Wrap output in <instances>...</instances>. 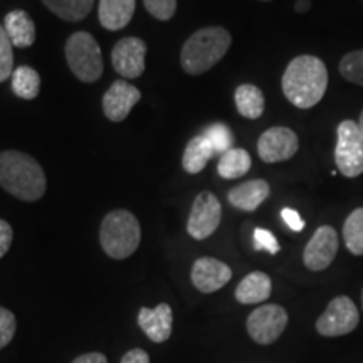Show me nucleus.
<instances>
[{
	"instance_id": "f257e3e1",
	"label": "nucleus",
	"mask_w": 363,
	"mask_h": 363,
	"mask_svg": "<svg viewBox=\"0 0 363 363\" xmlns=\"http://www.w3.org/2000/svg\"><path fill=\"white\" fill-rule=\"evenodd\" d=\"M281 86L289 103L299 110H310L323 99L328 88V71L325 62L308 54L294 57L286 67Z\"/></svg>"
},
{
	"instance_id": "f03ea898",
	"label": "nucleus",
	"mask_w": 363,
	"mask_h": 363,
	"mask_svg": "<svg viewBox=\"0 0 363 363\" xmlns=\"http://www.w3.org/2000/svg\"><path fill=\"white\" fill-rule=\"evenodd\" d=\"M0 187L19 201L35 202L44 197L48 179L35 158L7 150L0 153Z\"/></svg>"
},
{
	"instance_id": "7ed1b4c3",
	"label": "nucleus",
	"mask_w": 363,
	"mask_h": 363,
	"mask_svg": "<svg viewBox=\"0 0 363 363\" xmlns=\"http://www.w3.org/2000/svg\"><path fill=\"white\" fill-rule=\"evenodd\" d=\"M233 35L220 26L202 27L185 40L180 51V65L190 76L212 69L229 51Z\"/></svg>"
},
{
	"instance_id": "20e7f679",
	"label": "nucleus",
	"mask_w": 363,
	"mask_h": 363,
	"mask_svg": "<svg viewBox=\"0 0 363 363\" xmlns=\"http://www.w3.org/2000/svg\"><path fill=\"white\" fill-rule=\"evenodd\" d=\"M142 227L136 217L125 208L106 214L99 227V242L103 251L113 259H126L140 246Z\"/></svg>"
},
{
	"instance_id": "39448f33",
	"label": "nucleus",
	"mask_w": 363,
	"mask_h": 363,
	"mask_svg": "<svg viewBox=\"0 0 363 363\" xmlns=\"http://www.w3.org/2000/svg\"><path fill=\"white\" fill-rule=\"evenodd\" d=\"M66 61L72 74L83 83H96L103 76V56L98 40L89 33L79 30L66 40Z\"/></svg>"
},
{
	"instance_id": "423d86ee",
	"label": "nucleus",
	"mask_w": 363,
	"mask_h": 363,
	"mask_svg": "<svg viewBox=\"0 0 363 363\" xmlns=\"http://www.w3.org/2000/svg\"><path fill=\"white\" fill-rule=\"evenodd\" d=\"M335 162L348 179L363 174V131L357 121L345 120L338 125Z\"/></svg>"
},
{
	"instance_id": "0eeeda50",
	"label": "nucleus",
	"mask_w": 363,
	"mask_h": 363,
	"mask_svg": "<svg viewBox=\"0 0 363 363\" xmlns=\"http://www.w3.org/2000/svg\"><path fill=\"white\" fill-rule=\"evenodd\" d=\"M358 308L348 296H338L331 299L323 315L318 318L316 331L323 337H342L352 333L357 328Z\"/></svg>"
},
{
	"instance_id": "6e6552de",
	"label": "nucleus",
	"mask_w": 363,
	"mask_h": 363,
	"mask_svg": "<svg viewBox=\"0 0 363 363\" xmlns=\"http://www.w3.org/2000/svg\"><path fill=\"white\" fill-rule=\"evenodd\" d=\"M247 333L259 345H271L288 326V313L279 305H262L256 308L246 321Z\"/></svg>"
},
{
	"instance_id": "1a4fd4ad",
	"label": "nucleus",
	"mask_w": 363,
	"mask_h": 363,
	"mask_svg": "<svg viewBox=\"0 0 363 363\" xmlns=\"http://www.w3.org/2000/svg\"><path fill=\"white\" fill-rule=\"evenodd\" d=\"M222 220V206L212 192H201L195 197L187 220V233L195 240H203L216 233Z\"/></svg>"
},
{
	"instance_id": "9d476101",
	"label": "nucleus",
	"mask_w": 363,
	"mask_h": 363,
	"mask_svg": "<svg viewBox=\"0 0 363 363\" xmlns=\"http://www.w3.org/2000/svg\"><path fill=\"white\" fill-rule=\"evenodd\" d=\"M298 148V135L286 126H272L259 136V142H257V153L266 163L289 160L296 155Z\"/></svg>"
},
{
	"instance_id": "9b49d317",
	"label": "nucleus",
	"mask_w": 363,
	"mask_h": 363,
	"mask_svg": "<svg viewBox=\"0 0 363 363\" xmlns=\"http://www.w3.org/2000/svg\"><path fill=\"white\" fill-rule=\"evenodd\" d=\"M147 44L140 38H123L115 44L111 51V62L120 76L128 79L140 78L145 71Z\"/></svg>"
},
{
	"instance_id": "f8f14e48",
	"label": "nucleus",
	"mask_w": 363,
	"mask_h": 363,
	"mask_svg": "<svg viewBox=\"0 0 363 363\" xmlns=\"http://www.w3.org/2000/svg\"><path fill=\"white\" fill-rule=\"evenodd\" d=\"M338 252V234L331 225L318 227L303 252V262L310 271H325Z\"/></svg>"
},
{
	"instance_id": "ddd939ff",
	"label": "nucleus",
	"mask_w": 363,
	"mask_h": 363,
	"mask_svg": "<svg viewBox=\"0 0 363 363\" xmlns=\"http://www.w3.org/2000/svg\"><path fill=\"white\" fill-rule=\"evenodd\" d=\"M142 99V93L136 86L130 84L128 81L118 79L110 86L106 94L103 96V111L104 116L110 121L120 123L130 111L133 110L135 104Z\"/></svg>"
},
{
	"instance_id": "4468645a",
	"label": "nucleus",
	"mask_w": 363,
	"mask_h": 363,
	"mask_svg": "<svg viewBox=\"0 0 363 363\" xmlns=\"http://www.w3.org/2000/svg\"><path fill=\"white\" fill-rule=\"evenodd\" d=\"M233 278V269L214 257H199L194 262L190 279L201 293H216L229 283Z\"/></svg>"
},
{
	"instance_id": "2eb2a0df",
	"label": "nucleus",
	"mask_w": 363,
	"mask_h": 363,
	"mask_svg": "<svg viewBox=\"0 0 363 363\" xmlns=\"http://www.w3.org/2000/svg\"><path fill=\"white\" fill-rule=\"evenodd\" d=\"M138 326L153 343H163L170 338L174 326V313L167 303L157 308H142L138 313Z\"/></svg>"
},
{
	"instance_id": "dca6fc26",
	"label": "nucleus",
	"mask_w": 363,
	"mask_h": 363,
	"mask_svg": "<svg viewBox=\"0 0 363 363\" xmlns=\"http://www.w3.org/2000/svg\"><path fill=\"white\" fill-rule=\"evenodd\" d=\"M269 184L262 179L249 180L235 185L227 194V201L235 208L244 212H254L262 202L269 197Z\"/></svg>"
},
{
	"instance_id": "f3484780",
	"label": "nucleus",
	"mask_w": 363,
	"mask_h": 363,
	"mask_svg": "<svg viewBox=\"0 0 363 363\" xmlns=\"http://www.w3.org/2000/svg\"><path fill=\"white\" fill-rule=\"evenodd\" d=\"M4 27L13 48L27 49L35 43V24L33 17L22 9L9 12L4 19Z\"/></svg>"
},
{
	"instance_id": "a211bd4d",
	"label": "nucleus",
	"mask_w": 363,
	"mask_h": 363,
	"mask_svg": "<svg viewBox=\"0 0 363 363\" xmlns=\"http://www.w3.org/2000/svg\"><path fill=\"white\" fill-rule=\"evenodd\" d=\"M136 0H99V24L108 30H121L133 19Z\"/></svg>"
},
{
	"instance_id": "6ab92c4d",
	"label": "nucleus",
	"mask_w": 363,
	"mask_h": 363,
	"mask_svg": "<svg viewBox=\"0 0 363 363\" xmlns=\"http://www.w3.org/2000/svg\"><path fill=\"white\" fill-rule=\"evenodd\" d=\"M272 283L266 272L254 271L235 288V299L242 305H257L271 296Z\"/></svg>"
},
{
	"instance_id": "aec40b11",
	"label": "nucleus",
	"mask_w": 363,
	"mask_h": 363,
	"mask_svg": "<svg viewBox=\"0 0 363 363\" xmlns=\"http://www.w3.org/2000/svg\"><path fill=\"white\" fill-rule=\"evenodd\" d=\"M214 155V147L208 142L206 135L194 136L187 143V147H185L184 157H182V167H184L187 174L197 175L206 169L208 160H212Z\"/></svg>"
},
{
	"instance_id": "412c9836",
	"label": "nucleus",
	"mask_w": 363,
	"mask_h": 363,
	"mask_svg": "<svg viewBox=\"0 0 363 363\" xmlns=\"http://www.w3.org/2000/svg\"><path fill=\"white\" fill-rule=\"evenodd\" d=\"M235 106L240 116L257 120L264 113V94L254 84H240L234 94Z\"/></svg>"
},
{
	"instance_id": "4be33fe9",
	"label": "nucleus",
	"mask_w": 363,
	"mask_h": 363,
	"mask_svg": "<svg viewBox=\"0 0 363 363\" xmlns=\"http://www.w3.org/2000/svg\"><path fill=\"white\" fill-rule=\"evenodd\" d=\"M252 160L251 155L244 148H230L224 155L219 158V165H217V172L222 179L225 180H235L246 175L251 170Z\"/></svg>"
},
{
	"instance_id": "5701e85b",
	"label": "nucleus",
	"mask_w": 363,
	"mask_h": 363,
	"mask_svg": "<svg viewBox=\"0 0 363 363\" xmlns=\"http://www.w3.org/2000/svg\"><path fill=\"white\" fill-rule=\"evenodd\" d=\"M43 4L62 21L79 22L93 11L94 0H43Z\"/></svg>"
},
{
	"instance_id": "b1692460",
	"label": "nucleus",
	"mask_w": 363,
	"mask_h": 363,
	"mask_svg": "<svg viewBox=\"0 0 363 363\" xmlns=\"http://www.w3.org/2000/svg\"><path fill=\"white\" fill-rule=\"evenodd\" d=\"M12 91L21 99H35L40 91L39 72L30 66H19L12 72Z\"/></svg>"
},
{
	"instance_id": "393cba45",
	"label": "nucleus",
	"mask_w": 363,
	"mask_h": 363,
	"mask_svg": "<svg viewBox=\"0 0 363 363\" xmlns=\"http://www.w3.org/2000/svg\"><path fill=\"white\" fill-rule=\"evenodd\" d=\"M345 246L355 256H363V207L355 208L343 224Z\"/></svg>"
},
{
	"instance_id": "a878e982",
	"label": "nucleus",
	"mask_w": 363,
	"mask_h": 363,
	"mask_svg": "<svg viewBox=\"0 0 363 363\" xmlns=\"http://www.w3.org/2000/svg\"><path fill=\"white\" fill-rule=\"evenodd\" d=\"M340 74L343 76L348 83L363 86V49H357L345 54L340 61Z\"/></svg>"
},
{
	"instance_id": "bb28decb",
	"label": "nucleus",
	"mask_w": 363,
	"mask_h": 363,
	"mask_svg": "<svg viewBox=\"0 0 363 363\" xmlns=\"http://www.w3.org/2000/svg\"><path fill=\"white\" fill-rule=\"evenodd\" d=\"M202 135H206L208 142L212 143L216 155H224L225 152H229L230 148H234L233 147V143H234L233 131H230L229 126L224 123L211 125Z\"/></svg>"
},
{
	"instance_id": "cd10ccee",
	"label": "nucleus",
	"mask_w": 363,
	"mask_h": 363,
	"mask_svg": "<svg viewBox=\"0 0 363 363\" xmlns=\"http://www.w3.org/2000/svg\"><path fill=\"white\" fill-rule=\"evenodd\" d=\"M12 43L6 33V27L0 24V83L7 81L12 76L13 51Z\"/></svg>"
},
{
	"instance_id": "c85d7f7f",
	"label": "nucleus",
	"mask_w": 363,
	"mask_h": 363,
	"mask_svg": "<svg viewBox=\"0 0 363 363\" xmlns=\"http://www.w3.org/2000/svg\"><path fill=\"white\" fill-rule=\"evenodd\" d=\"M145 9L157 21H170L177 12V0H143Z\"/></svg>"
},
{
	"instance_id": "c756f323",
	"label": "nucleus",
	"mask_w": 363,
	"mask_h": 363,
	"mask_svg": "<svg viewBox=\"0 0 363 363\" xmlns=\"http://www.w3.org/2000/svg\"><path fill=\"white\" fill-rule=\"evenodd\" d=\"M17 330V320L16 315L12 311H9L7 308L0 306V350L6 348L9 343L12 342L13 335Z\"/></svg>"
},
{
	"instance_id": "7c9ffc66",
	"label": "nucleus",
	"mask_w": 363,
	"mask_h": 363,
	"mask_svg": "<svg viewBox=\"0 0 363 363\" xmlns=\"http://www.w3.org/2000/svg\"><path fill=\"white\" fill-rule=\"evenodd\" d=\"M254 249H256V251H267L271 254H278L279 244L278 240H276L274 234L257 227V229L254 230Z\"/></svg>"
},
{
	"instance_id": "2f4dec72",
	"label": "nucleus",
	"mask_w": 363,
	"mask_h": 363,
	"mask_svg": "<svg viewBox=\"0 0 363 363\" xmlns=\"http://www.w3.org/2000/svg\"><path fill=\"white\" fill-rule=\"evenodd\" d=\"M13 239V230L11 224L7 220L0 219V259L9 252V249L12 246Z\"/></svg>"
},
{
	"instance_id": "473e14b6",
	"label": "nucleus",
	"mask_w": 363,
	"mask_h": 363,
	"mask_svg": "<svg viewBox=\"0 0 363 363\" xmlns=\"http://www.w3.org/2000/svg\"><path fill=\"white\" fill-rule=\"evenodd\" d=\"M281 217H283L286 225L291 230H294V233H301V230L305 229V220H303L301 216H299L296 211H293V208H283V211H281Z\"/></svg>"
},
{
	"instance_id": "72a5a7b5",
	"label": "nucleus",
	"mask_w": 363,
	"mask_h": 363,
	"mask_svg": "<svg viewBox=\"0 0 363 363\" xmlns=\"http://www.w3.org/2000/svg\"><path fill=\"white\" fill-rule=\"evenodd\" d=\"M121 363H150V357L142 348H133V350L125 353Z\"/></svg>"
},
{
	"instance_id": "f704fd0d",
	"label": "nucleus",
	"mask_w": 363,
	"mask_h": 363,
	"mask_svg": "<svg viewBox=\"0 0 363 363\" xmlns=\"http://www.w3.org/2000/svg\"><path fill=\"white\" fill-rule=\"evenodd\" d=\"M71 363H108V358L99 352H91V353H84V355H79Z\"/></svg>"
},
{
	"instance_id": "c9c22d12",
	"label": "nucleus",
	"mask_w": 363,
	"mask_h": 363,
	"mask_svg": "<svg viewBox=\"0 0 363 363\" xmlns=\"http://www.w3.org/2000/svg\"><path fill=\"white\" fill-rule=\"evenodd\" d=\"M310 7H311V2L310 0H298L296 2V12H299V13H303V12H308L310 11Z\"/></svg>"
},
{
	"instance_id": "e433bc0d",
	"label": "nucleus",
	"mask_w": 363,
	"mask_h": 363,
	"mask_svg": "<svg viewBox=\"0 0 363 363\" xmlns=\"http://www.w3.org/2000/svg\"><path fill=\"white\" fill-rule=\"evenodd\" d=\"M358 126H360V130L363 131V110H362V115H360V120H358Z\"/></svg>"
},
{
	"instance_id": "4c0bfd02",
	"label": "nucleus",
	"mask_w": 363,
	"mask_h": 363,
	"mask_svg": "<svg viewBox=\"0 0 363 363\" xmlns=\"http://www.w3.org/2000/svg\"><path fill=\"white\" fill-rule=\"evenodd\" d=\"M262 2H269V0H262Z\"/></svg>"
},
{
	"instance_id": "58836bf2",
	"label": "nucleus",
	"mask_w": 363,
	"mask_h": 363,
	"mask_svg": "<svg viewBox=\"0 0 363 363\" xmlns=\"http://www.w3.org/2000/svg\"><path fill=\"white\" fill-rule=\"evenodd\" d=\"M362 303H363V293H362Z\"/></svg>"
}]
</instances>
